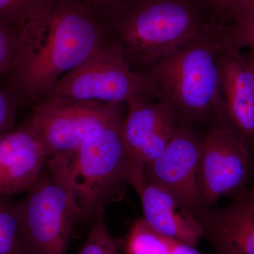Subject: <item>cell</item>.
I'll return each instance as SVG.
<instances>
[{
  "label": "cell",
  "instance_id": "20",
  "mask_svg": "<svg viewBox=\"0 0 254 254\" xmlns=\"http://www.w3.org/2000/svg\"><path fill=\"white\" fill-rule=\"evenodd\" d=\"M226 41L237 50L254 51V18L246 22L222 26Z\"/></svg>",
  "mask_w": 254,
  "mask_h": 254
},
{
  "label": "cell",
  "instance_id": "22",
  "mask_svg": "<svg viewBox=\"0 0 254 254\" xmlns=\"http://www.w3.org/2000/svg\"><path fill=\"white\" fill-rule=\"evenodd\" d=\"M254 18V0H231L221 23L232 26Z\"/></svg>",
  "mask_w": 254,
  "mask_h": 254
},
{
  "label": "cell",
  "instance_id": "17",
  "mask_svg": "<svg viewBox=\"0 0 254 254\" xmlns=\"http://www.w3.org/2000/svg\"><path fill=\"white\" fill-rule=\"evenodd\" d=\"M0 194V254H24L19 236L16 203Z\"/></svg>",
  "mask_w": 254,
  "mask_h": 254
},
{
  "label": "cell",
  "instance_id": "5",
  "mask_svg": "<svg viewBox=\"0 0 254 254\" xmlns=\"http://www.w3.org/2000/svg\"><path fill=\"white\" fill-rule=\"evenodd\" d=\"M16 208L23 254H66L73 225L83 220L68 177L67 153L47 159Z\"/></svg>",
  "mask_w": 254,
  "mask_h": 254
},
{
  "label": "cell",
  "instance_id": "4",
  "mask_svg": "<svg viewBox=\"0 0 254 254\" xmlns=\"http://www.w3.org/2000/svg\"><path fill=\"white\" fill-rule=\"evenodd\" d=\"M125 117L100 127L67 153L68 177L83 220L123 200L127 185L136 192L145 182L144 168L132 160L124 143Z\"/></svg>",
  "mask_w": 254,
  "mask_h": 254
},
{
  "label": "cell",
  "instance_id": "10",
  "mask_svg": "<svg viewBox=\"0 0 254 254\" xmlns=\"http://www.w3.org/2000/svg\"><path fill=\"white\" fill-rule=\"evenodd\" d=\"M122 126L130 158L144 168L163 153L180 123L173 108L155 97L133 100L126 105Z\"/></svg>",
  "mask_w": 254,
  "mask_h": 254
},
{
  "label": "cell",
  "instance_id": "9",
  "mask_svg": "<svg viewBox=\"0 0 254 254\" xmlns=\"http://www.w3.org/2000/svg\"><path fill=\"white\" fill-rule=\"evenodd\" d=\"M201 144L197 127L180 122L163 153L144 167L146 182L173 194L196 219L205 209L199 186Z\"/></svg>",
  "mask_w": 254,
  "mask_h": 254
},
{
  "label": "cell",
  "instance_id": "18",
  "mask_svg": "<svg viewBox=\"0 0 254 254\" xmlns=\"http://www.w3.org/2000/svg\"><path fill=\"white\" fill-rule=\"evenodd\" d=\"M105 210H99L78 254H120L116 242L109 231Z\"/></svg>",
  "mask_w": 254,
  "mask_h": 254
},
{
  "label": "cell",
  "instance_id": "21",
  "mask_svg": "<svg viewBox=\"0 0 254 254\" xmlns=\"http://www.w3.org/2000/svg\"><path fill=\"white\" fill-rule=\"evenodd\" d=\"M20 100L14 91H0V134L14 128L15 115Z\"/></svg>",
  "mask_w": 254,
  "mask_h": 254
},
{
  "label": "cell",
  "instance_id": "25",
  "mask_svg": "<svg viewBox=\"0 0 254 254\" xmlns=\"http://www.w3.org/2000/svg\"><path fill=\"white\" fill-rule=\"evenodd\" d=\"M171 254H203L195 249V247L177 242L174 246Z\"/></svg>",
  "mask_w": 254,
  "mask_h": 254
},
{
  "label": "cell",
  "instance_id": "26",
  "mask_svg": "<svg viewBox=\"0 0 254 254\" xmlns=\"http://www.w3.org/2000/svg\"><path fill=\"white\" fill-rule=\"evenodd\" d=\"M243 55L247 63L250 64V66L254 70V51L253 50H249L247 54Z\"/></svg>",
  "mask_w": 254,
  "mask_h": 254
},
{
  "label": "cell",
  "instance_id": "7",
  "mask_svg": "<svg viewBox=\"0 0 254 254\" xmlns=\"http://www.w3.org/2000/svg\"><path fill=\"white\" fill-rule=\"evenodd\" d=\"M98 102L41 98L26 123L48 158L76 151L92 133L125 116L124 106Z\"/></svg>",
  "mask_w": 254,
  "mask_h": 254
},
{
  "label": "cell",
  "instance_id": "12",
  "mask_svg": "<svg viewBox=\"0 0 254 254\" xmlns=\"http://www.w3.org/2000/svg\"><path fill=\"white\" fill-rule=\"evenodd\" d=\"M223 208H205L197 220L215 254H254V190Z\"/></svg>",
  "mask_w": 254,
  "mask_h": 254
},
{
  "label": "cell",
  "instance_id": "19",
  "mask_svg": "<svg viewBox=\"0 0 254 254\" xmlns=\"http://www.w3.org/2000/svg\"><path fill=\"white\" fill-rule=\"evenodd\" d=\"M19 31L0 21V76L10 73L17 55Z\"/></svg>",
  "mask_w": 254,
  "mask_h": 254
},
{
  "label": "cell",
  "instance_id": "1",
  "mask_svg": "<svg viewBox=\"0 0 254 254\" xmlns=\"http://www.w3.org/2000/svg\"><path fill=\"white\" fill-rule=\"evenodd\" d=\"M108 37L106 20L91 8L58 0L49 14L20 30L17 55L10 71L11 90L20 101L34 104Z\"/></svg>",
  "mask_w": 254,
  "mask_h": 254
},
{
  "label": "cell",
  "instance_id": "23",
  "mask_svg": "<svg viewBox=\"0 0 254 254\" xmlns=\"http://www.w3.org/2000/svg\"><path fill=\"white\" fill-rule=\"evenodd\" d=\"M86 4L106 19L125 0H71Z\"/></svg>",
  "mask_w": 254,
  "mask_h": 254
},
{
  "label": "cell",
  "instance_id": "6",
  "mask_svg": "<svg viewBox=\"0 0 254 254\" xmlns=\"http://www.w3.org/2000/svg\"><path fill=\"white\" fill-rule=\"evenodd\" d=\"M145 97L157 98L143 76L132 69L120 47L108 37L88 59L55 81L40 98L127 105Z\"/></svg>",
  "mask_w": 254,
  "mask_h": 254
},
{
  "label": "cell",
  "instance_id": "11",
  "mask_svg": "<svg viewBox=\"0 0 254 254\" xmlns=\"http://www.w3.org/2000/svg\"><path fill=\"white\" fill-rule=\"evenodd\" d=\"M223 38L221 101L224 118L227 126L250 150L254 145V70L240 50Z\"/></svg>",
  "mask_w": 254,
  "mask_h": 254
},
{
  "label": "cell",
  "instance_id": "24",
  "mask_svg": "<svg viewBox=\"0 0 254 254\" xmlns=\"http://www.w3.org/2000/svg\"><path fill=\"white\" fill-rule=\"evenodd\" d=\"M230 1L231 0H209L213 9L214 16L220 26L225 13L228 9Z\"/></svg>",
  "mask_w": 254,
  "mask_h": 254
},
{
  "label": "cell",
  "instance_id": "3",
  "mask_svg": "<svg viewBox=\"0 0 254 254\" xmlns=\"http://www.w3.org/2000/svg\"><path fill=\"white\" fill-rule=\"evenodd\" d=\"M223 41L219 26L141 73L157 98L173 108L181 123L206 128L225 123L221 101Z\"/></svg>",
  "mask_w": 254,
  "mask_h": 254
},
{
  "label": "cell",
  "instance_id": "15",
  "mask_svg": "<svg viewBox=\"0 0 254 254\" xmlns=\"http://www.w3.org/2000/svg\"><path fill=\"white\" fill-rule=\"evenodd\" d=\"M177 241L160 233L142 217L131 225L125 243L126 254H171Z\"/></svg>",
  "mask_w": 254,
  "mask_h": 254
},
{
  "label": "cell",
  "instance_id": "27",
  "mask_svg": "<svg viewBox=\"0 0 254 254\" xmlns=\"http://www.w3.org/2000/svg\"><path fill=\"white\" fill-rule=\"evenodd\" d=\"M252 188H253L254 190V183L253 186L252 187Z\"/></svg>",
  "mask_w": 254,
  "mask_h": 254
},
{
  "label": "cell",
  "instance_id": "16",
  "mask_svg": "<svg viewBox=\"0 0 254 254\" xmlns=\"http://www.w3.org/2000/svg\"><path fill=\"white\" fill-rule=\"evenodd\" d=\"M58 0H0V21L18 31L49 14Z\"/></svg>",
  "mask_w": 254,
  "mask_h": 254
},
{
  "label": "cell",
  "instance_id": "13",
  "mask_svg": "<svg viewBox=\"0 0 254 254\" xmlns=\"http://www.w3.org/2000/svg\"><path fill=\"white\" fill-rule=\"evenodd\" d=\"M46 151L28 123L0 134V194L29 190L46 165Z\"/></svg>",
  "mask_w": 254,
  "mask_h": 254
},
{
  "label": "cell",
  "instance_id": "8",
  "mask_svg": "<svg viewBox=\"0 0 254 254\" xmlns=\"http://www.w3.org/2000/svg\"><path fill=\"white\" fill-rule=\"evenodd\" d=\"M254 170L250 150L226 124L206 128L202 134L199 170L205 208H214L222 197L234 198L250 189Z\"/></svg>",
  "mask_w": 254,
  "mask_h": 254
},
{
  "label": "cell",
  "instance_id": "14",
  "mask_svg": "<svg viewBox=\"0 0 254 254\" xmlns=\"http://www.w3.org/2000/svg\"><path fill=\"white\" fill-rule=\"evenodd\" d=\"M136 193L141 200L143 218L156 231L193 247L203 238L199 222L173 194L147 182Z\"/></svg>",
  "mask_w": 254,
  "mask_h": 254
},
{
  "label": "cell",
  "instance_id": "2",
  "mask_svg": "<svg viewBox=\"0 0 254 254\" xmlns=\"http://www.w3.org/2000/svg\"><path fill=\"white\" fill-rule=\"evenodd\" d=\"M106 23L109 38L140 74L220 26L209 0H125Z\"/></svg>",
  "mask_w": 254,
  "mask_h": 254
}]
</instances>
